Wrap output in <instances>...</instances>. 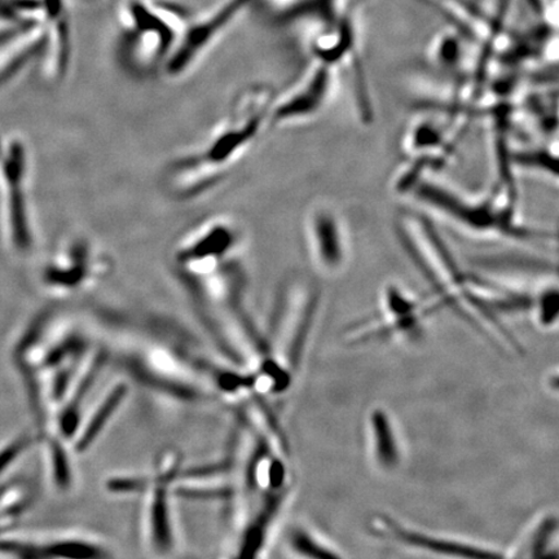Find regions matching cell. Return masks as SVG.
<instances>
[{"label":"cell","instance_id":"1","mask_svg":"<svg viewBox=\"0 0 559 559\" xmlns=\"http://www.w3.org/2000/svg\"><path fill=\"white\" fill-rule=\"evenodd\" d=\"M276 95L267 83L243 87L202 148L167 166L166 192L175 200L191 201L225 183L271 128Z\"/></svg>","mask_w":559,"mask_h":559},{"label":"cell","instance_id":"2","mask_svg":"<svg viewBox=\"0 0 559 559\" xmlns=\"http://www.w3.org/2000/svg\"><path fill=\"white\" fill-rule=\"evenodd\" d=\"M397 236L437 296V305L456 310L471 325L474 314L487 319L479 284L461 270L447 245L423 214L404 212L397 221Z\"/></svg>","mask_w":559,"mask_h":559},{"label":"cell","instance_id":"3","mask_svg":"<svg viewBox=\"0 0 559 559\" xmlns=\"http://www.w3.org/2000/svg\"><path fill=\"white\" fill-rule=\"evenodd\" d=\"M411 194L429 213L467 236L516 241L543 237L539 233L522 227L515 219L514 202L504 195L498 198V192L492 198H472L426 177Z\"/></svg>","mask_w":559,"mask_h":559},{"label":"cell","instance_id":"4","mask_svg":"<svg viewBox=\"0 0 559 559\" xmlns=\"http://www.w3.org/2000/svg\"><path fill=\"white\" fill-rule=\"evenodd\" d=\"M190 23L183 12L167 5L131 3L123 10V64L135 75L165 69Z\"/></svg>","mask_w":559,"mask_h":559},{"label":"cell","instance_id":"5","mask_svg":"<svg viewBox=\"0 0 559 559\" xmlns=\"http://www.w3.org/2000/svg\"><path fill=\"white\" fill-rule=\"evenodd\" d=\"M243 239L239 221L226 214L212 216L188 230L175 243V267L183 278L204 276L234 260Z\"/></svg>","mask_w":559,"mask_h":559},{"label":"cell","instance_id":"6","mask_svg":"<svg viewBox=\"0 0 559 559\" xmlns=\"http://www.w3.org/2000/svg\"><path fill=\"white\" fill-rule=\"evenodd\" d=\"M340 74L338 69L311 58L295 85L276 95L272 126L299 124L318 118L337 94Z\"/></svg>","mask_w":559,"mask_h":559},{"label":"cell","instance_id":"7","mask_svg":"<svg viewBox=\"0 0 559 559\" xmlns=\"http://www.w3.org/2000/svg\"><path fill=\"white\" fill-rule=\"evenodd\" d=\"M26 151L19 139L0 135V192H2L7 234L12 248H31L29 215L25 200Z\"/></svg>","mask_w":559,"mask_h":559},{"label":"cell","instance_id":"8","mask_svg":"<svg viewBox=\"0 0 559 559\" xmlns=\"http://www.w3.org/2000/svg\"><path fill=\"white\" fill-rule=\"evenodd\" d=\"M249 2L250 0H228L204 17L193 23L190 21L169 61L166 62L165 75L171 80H180L198 68Z\"/></svg>","mask_w":559,"mask_h":559},{"label":"cell","instance_id":"9","mask_svg":"<svg viewBox=\"0 0 559 559\" xmlns=\"http://www.w3.org/2000/svg\"><path fill=\"white\" fill-rule=\"evenodd\" d=\"M304 235L314 265L326 275L340 274L349 260V234L337 209L319 202L305 216Z\"/></svg>","mask_w":559,"mask_h":559},{"label":"cell","instance_id":"10","mask_svg":"<svg viewBox=\"0 0 559 559\" xmlns=\"http://www.w3.org/2000/svg\"><path fill=\"white\" fill-rule=\"evenodd\" d=\"M109 269L110 261L103 251L76 237L47 265L44 282L53 290L72 293L103 278Z\"/></svg>","mask_w":559,"mask_h":559},{"label":"cell","instance_id":"11","mask_svg":"<svg viewBox=\"0 0 559 559\" xmlns=\"http://www.w3.org/2000/svg\"><path fill=\"white\" fill-rule=\"evenodd\" d=\"M376 528L388 539L400 543L403 547L416 550L429 551V554L445 557L488 558L499 556L496 551L467 544L445 539L437 535L424 533L403 526L389 515H381L376 521Z\"/></svg>","mask_w":559,"mask_h":559},{"label":"cell","instance_id":"12","mask_svg":"<svg viewBox=\"0 0 559 559\" xmlns=\"http://www.w3.org/2000/svg\"><path fill=\"white\" fill-rule=\"evenodd\" d=\"M382 305L386 310L388 321L373 332L366 333V340L389 338L393 335H416L423 320L429 317L430 309H425L411 297L401 286L388 285L382 296Z\"/></svg>","mask_w":559,"mask_h":559},{"label":"cell","instance_id":"13","mask_svg":"<svg viewBox=\"0 0 559 559\" xmlns=\"http://www.w3.org/2000/svg\"><path fill=\"white\" fill-rule=\"evenodd\" d=\"M129 395L128 384L120 382L114 384L102 397L96 407L85 419H81L73 439V447L76 453L86 452L93 447L102 432L107 428L110 419L120 409L123 401Z\"/></svg>","mask_w":559,"mask_h":559},{"label":"cell","instance_id":"14","mask_svg":"<svg viewBox=\"0 0 559 559\" xmlns=\"http://www.w3.org/2000/svg\"><path fill=\"white\" fill-rule=\"evenodd\" d=\"M368 429L376 465L383 472L396 471L402 464V447L388 412L382 408L370 412Z\"/></svg>","mask_w":559,"mask_h":559},{"label":"cell","instance_id":"15","mask_svg":"<svg viewBox=\"0 0 559 559\" xmlns=\"http://www.w3.org/2000/svg\"><path fill=\"white\" fill-rule=\"evenodd\" d=\"M167 487L169 486L164 480H158V485L152 487L148 512H146L150 542L155 550L163 554L171 550L174 544Z\"/></svg>","mask_w":559,"mask_h":559},{"label":"cell","instance_id":"16","mask_svg":"<svg viewBox=\"0 0 559 559\" xmlns=\"http://www.w3.org/2000/svg\"><path fill=\"white\" fill-rule=\"evenodd\" d=\"M559 533V520L555 515H547L527 535L521 545L524 557L554 556L556 537Z\"/></svg>","mask_w":559,"mask_h":559},{"label":"cell","instance_id":"17","mask_svg":"<svg viewBox=\"0 0 559 559\" xmlns=\"http://www.w3.org/2000/svg\"><path fill=\"white\" fill-rule=\"evenodd\" d=\"M47 453L50 459V467L52 480L60 491H67L72 487L73 473L70 467L68 452L64 447V439L48 436L47 438Z\"/></svg>","mask_w":559,"mask_h":559},{"label":"cell","instance_id":"18","mask_svg":"<svg viewBox=\"0 0 559 559\" xmlns=\"http://www.w3.org/2000/svg\"><path fill=\"white\" fill-rule=\"evenodd\" d=\"M461 62H463V50H461L459 39L451 35L440 38L432 48L431 64L438 70H442L443 74L457 76Z\"/></svg>","mask_w":559,"mask_h":559},{"label":"cell","instance_id":"19","mask_svg":"<svg viewBox=\"0 0 559 559\" xmlns=\"http://www.w3.org/2000/svg\"><path fill=\"white\" fill-rule=\"evenodd\" d=\"M289 545L293 551L298 556L309 558H338L340 554H335L328 545L318 540V537L306 531L297 528L289 536Z\"/></svg>","mask_w":559,"mask_h":559},{"label":"cell","instance_id":"20","mask_svg":"<svg viewBox=\"0 0 559 559\" xmlns=\"http://www.w3.org/2000/svg\"><path fill=\"white\" fill-rule=\"evenodd\" d=\"M536 319L544 328H551L559 323V286L550 285L544 288L533 299Z\"/></svg>","mask_w":559,"mask_h":559},{"label":"cell","instance_id":"21","mask_svg":"<svg viewBox=\"0 0 559 559\" xmlns=\"http://www.w3.org/2000/svg\"><path fill=\"white\" fill-rule=\"evenodd\" d=\"M33 443L34 439L24 435L0 447V478L17 463V460L31 449Z\"/></svg>","mask_w":559,"mask_h":559},{"label":"cell","instance_id":"22","mask_svg":"<svg viewBox=\"0 0 559 559\" xmlns=\"http://www.w3.org/2000/svg\"><path fill=\"white\" fill-rule=\"evenodd\" d=\"M222 469H223V466H221V467L219 466L218 467H212V471H210V472H212V474H213L214 472H219ZM201 474H202V477H204V475H207V469L206 471L205 469H201Z\"/></svg>","mask_w":559,"mask_h":559}]
</instances>
